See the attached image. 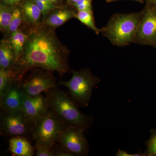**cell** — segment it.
Segmentation results:
<instances>
[{"instance_id": "obj_29", "label": "cell", "mask_w": 156, "mask_h": 156, "mask_svg": "<svg viewBox=\"0 0 156 156\" xmlns=\"http://www.w3.org/2000/svg\"><path fill=\"white\" fill-rule=\"evenodd\" d=\"M41 1L43 2V3L53 8V9H55L56 8V6L55 5H53V3L50 0H41Z\"/></svg>"}, {"instance_id": "obj_19", "label": "cell", "mask_w": 156, "mask_h": 156, "mask_svg": "<svg viewBox=\"0 0 156 156\" xmlns=\"http://www.w3.org/2000/svg\"><path fill=\"white\" fill-rule=\"evenodd\" d=\"M13 11L10 7L2 4L0 5V28L1 30L7 31L11 22Z\"/></svg>"}, {"instance_id": "obj_20", "label": "cell", "mask_w": 156, "mask_h": 156, "mask_svg": "<svg viewBox=\"0 0 156 156\" xmlns=\"http://www.w3.org/2000/svg\"><path fill=\"white\" fill-rule=\"evenodd\" d=\"M23 15V11L21 9L19 8L14 9L11 22L7 30L8 32L12 34L18 30L22 22Z\"/></svg>"}, {"instance_id": "obj_32", "label": "cell", "mask_w": 156, "mask_h": 156, "mask_svg": "<svg viewBox=\"0 0 156 156\" xmlns=\"http://www.w3.org/2000/svg\"><path fill=\"white\" fill-rule=\"evenodd\" d=\"M79 0H68V2L71 3L73 5V4H74L75 3H76V2H77Z\"/></svg>"}, {"instance_id": "obj_26", "label": "cell", "mask_w": 156, "mask_h": 156, "mask_svg": "<svg viewBox=\"0 0 156 156\" xmlns=\"http://www.w3.org/2000/svg\"><path fill=\"white\" fill-rule=\"evenodd\" d=\"M118 156H146L145 154L136 153L134 154H128L125 151L119 150L116 154Z\"/></svg>"}, {"instance_id": "obj_16", "label": "cell", "mask_w": 156, "mask_h": 156, "mask_svg": "<svg viewBox=\"0 0 156 156\" xmlns=\"http://www.w3.org/2000/svg\"><path fill=\"white\" fill-rule=\"evenodd\" d=\"M23 14L27 21L31 24H37L41 19L42 13L34 1L29 0L23 4Z\"/></svg>"}, {"instance_id": "obj_34", "label": "cell", "mask_w": 156, "mask_h": 156, "mask_svg": "<svg viewBox=\"0 0 156 156\" xmlns=\"http://www.w3.org/2000/svg\"><path fill=\"white\" fill-rule=\"evenodd\" d=\"M1 1H3V0H1Z\"/></svg>"}, {"instance_id": "obj_18", "label": "cell", "mask_w": 156, "mask_h": 156, "mask_svg": "<svg viewBox=\"0 0 156 156\" xmlns=\"http://www.w3.org/2000/svg\"><path fill=\"white\" fill-rule=\"evenodd\" d=\"M75 17L79 20L84 25L92 30L97 34L100 33L101 31V29L98 28L95 25L92 11H78Z\"/></svg>"}, {"instance_id": "obj_3", "label": "cell", "mask_w": 156, "mask_h": 156, "mask_svg": "<svg viewBox=\"0 0 156 156\" xmlns=\"http://www.w3.org/2000/svg\"><path fill=\"white\" fill-rule=\"evenodd\" d=\"M141 15V11L114 14L101 32L115 46H128L134 43Z\"/></svg>"}, {"instance_id": "obj_9", "label": "cell", "mask_w": 156, "mask_h": 156, "mask_svg": "<svg viewBox=\"0 0 156 156\" xmlns=\"http://www.w3.org/2000/svg\"><path fill=\"white\" fill-rule=\"evenodd\" d=\"M57 87L56 80L51 74L41 70L33 73L20 83L21 92L28 96H37L49 89Z\"/></svg>"}, {"instance_id": "obj_15", "label": "cell", "mask_w": 156, "mask_h": 156, "mask_svg": "<svg viewBox=\"0 0 156 156\" xmlns=\"http://www.w3.org/2000/svg\"><path fill=\"white\" fill-rule=\"evenodd\" d=\"M27 37L28 36L19 29L11 34L9 43L14 50L16 62L22 55Z\"/></svg>"}, {"instance_id": "obj_12", "label": "cell", "mask_w": 156, "mask_h": 156, "mask_svg": "<svg viewBox=\"0 0 156 156\" xmlns=\"http://www.w3.org/2000/svg\"><path fill=\"white\" fill-rule=\"evenodd\" d=\"M9 150L15 156H32L35 150L28 139L17 136L11 137L9 140Z\"/></svg>"}, {"instance_id": "obj_27", "label": "cell", "mask_w": 156, "mask_h": 156, "mask_svg": "<svg viewBox=\"0 0 156 156\" xmlns=\"http://www.w3.org/2000/svg\"><path fill=\"white\" fill-rule=\"evenodd\" d=\"M91 3V0H79L76 2L74 4H73V5L76 8L78 6L83 5V4H87V3Z\"/></svg>"}, {"instance_id": "obj_8", "label": "cell", "mask_w": 156, "mask_h": 156, "mask_svg": "<svg viewBox=\"0 0 156 156\" xmlns=\"http://www.w3.org/2000/svg\"><path fill=\"white\" fill-rule=\"evenodd\" d=\"M85 130L82 127L68 125L62 132L58 143L75 156L87 155L89 147L84 135Z\"/></svg>"}, {"instance_id": "obj_13", "label": "cell", "mask_w": 156, "mask_h": 156, "mask_svg": "<svg viewBox=\"0 0 156 156\" xmlns=\"http://www.w3.org/2000/svg\"><path fill=\"white\" fill-rule=\"evenodd\" d=\"M16 62L14 50L10 43L2 41L0 45V69H11Z\"/></svg>"}, {"instance_id": "obj_30", "label": "cell", "mask_w": 156, "mask_h": 156, "mask_svg": "<svg viewBox=\"0 0 156 156\" xmlns=\"http://www.w3.org/2000/svg\"><path fill=\"white\" fill-rule=\"evenodd\" d=\"M119 1V0H106L107 2H115V1ZM132 1H136L140 3L143 2V0H132Z\"/></svg>"}, {"instance_id": "obj_1", "label": "cell", "mask_w": 156, "mask_h": 156, "mask_svg": "<svg viewBox=\"0 0 156 156\" xmlns=\"http://www.w3.org/2000/svg\"><path fill=\"white\" fill-rule=\"evenodd\" d=\"M40 67L61 75L68 71L67 60L53 34L44 30L32 33L27 37L22 55L12 69L15 74Z\"/></svg>"}, {"instance_id": "obj_5", "label": "cell", "mask_w": 156, "mask_h": 156, "mask_svg": "<svg viewBox=\"0 0 156 156\" xmlns=\"http://www.w3.org/2000/svg\"><path fill=\"white\" fill-rule=\"evenodd\" d=\"M67 126L49 109L37 122L32 138L35 142L52 148L58 143L62 132Z\"/></svg>"}, {"instance_id": "obj_7", "label": "cell", "mask_w": 156, "mask_h": 156, "mask_svg": "<svg viewBox=\"0 0 156 156\" xmlns=\"http://www.w3.org/2000/svg\"><path fill=\"white\" fill-rule=\"evenodd\" d=\"M134 43L156 48V6L147 3Z\"/></svg>"}, {"instance_id": "obj_2", "label": "cell", "mask_w": 156, "mask_h": 156, "mask_svg": "<svg viewBox=\"0 0 156 156\" xmlns=\"http://www.w3.org/2000/svg\"><path fill=\"white\" fill-rule=\"evenodd\" d=\"M49 109L65 123L85 128L92 123V117L82 113L67 92L58 87L45 92Z\"/></svg>"}, {"instance_id": "obj_31", "label": "cell", "mask_w": 156, "mask_h": 156, "mask_svg": "<svg viewBox=\"0 0 156 156\" xmlns=\"http://www.w3.org/2000/svg\"><path fill=\"white\" fill-rule=\"evenodd\" d=\"M147 3H150L156 6V0H147Z\"/></svg>"}, {"instance_id": "obj_11", "label": "cell", "mask_w": 156, "mask_h": 156, "mask_svg": "<svg viewBox=\"0 0 156 156\" xmlns=\"http://www.w3.org/2000/svg\"><path fill=\"white\" fill-rule=\"evenodd\" d=\"M22 96L20 83L17 80L15 81L0 100L1 108L7 111H21Z\"/></svg>"}, {"instance_id": "obj_22", "label": "cell", "mask_w": 156, "mask_h": 156, "mask_svg": "<svg viewBox=\"0 0 156 156\" xmlns=\"http://www.w3.org/2000/svg\"><path fill=\"white\" fill-rule=\"evenodd\" d=\"M34 150L36 156H54L52 148L39 143L35 142Z\"/></svg>"}, {"instance_id": "obj_21", "label": "cell", "mask_w": 156, "mask_h": 156, "mask_svg": "<svg viewBox=\"0 0 156 156\" xmlns=\"http://www.w3.org/2000/svg\"><path fill=\"white\" fill-rule=\"evenodd\" d=\"M150 138L146 143L145 154L148 156H156V130H151Z\"/></svg>"}, {"instance_id": "obj_33", "label": "cell", "mask_w": 156, "mask_h": 156, "mask_svg": "<svg viewBox=\"0 0 156 156\" xmlns=\"http://www.w3.org/2000/svg\"><path fill=\"white\" fill-rule=\"evenodd\" d=\"M52 2H56V0H50Z\"/></svg>"}, {"instance_id": "obj_23", "label": "cell", "mask_w": 156, "mask_h": 156, "mask_svg": "<svg viewBox=\"0 0 156 156\" xmlns=\"http://www.w3.org/2000/svg\"><path fill=\"white\" fill-rule=\"evenodd\" d=\"M52 151L54 156H74L72 153L67 150L60 144L57 145V143L52 147Z\"/></svg>"}, {"instance_id": "obj_28", "label": "cell", "mask_w": 156, "mask_h": 156, "mask_svg": "<svg viewBox=\"0 0 156 156\" xmlns=\"http://www.w3.org/2000/svg\"><path fill=\"white\" fill-rule=\"evenodd\" d=\"M22 0H3L5 4L10 5H13L21 2Z\"/></svg>"}, {"instance_id": "obj_25", "label": "cell", "mask_w": 156, "mask_h": 156, "mask_svg": "<svg viewBox=\"0 0 156 156\" xmlns=\"http://www.w3.org/2000/svg\"><path fill=\"white\" fill-rule=\"evenodd\" d=\"M76 9L78 11H92L91 3L83 4L77 7Z\"/></svg>"}, {"instance_id": "obj_24", "label": "cell", "mask_w": 156, "mask_h": 156, "mask_svg": "<svg viewBox=\"0 0 156 156\" xmlns=\"http://www.w3.org/2000/svg\"><path fill=\"white\" fill-rule=\"evenodd\" d=\"M33 1L36 4L38 8L41 12L42 14L44 17H47L50 11L51 10H53V8L43 3L41 0H33Z\"/></svg>"}, {"instance_id": "obj_14", "label": "cell", "mask_w": 156, "mask_h": 156, "mask_svg": "<svg viewBox=\"0 0 156 156\" xmlns=\"http://www.w3.org/2000/svg\"><path fill=\"white\" fill-rule=\"evenodd\" d=\"M76 13L71 10L60 9L51 13L46 19V24L52 27H57L64 24L68 20L75 17Z\"/></svg>"}, {"instance_id": "obj_4", "label": "cell", "mask_w": 156, "mask_h": 156, "mask_svg": "<svg viewBox=\"0 0 156 156\" xmlns=\"http://www.w3.org/2000/svg\"><path fill=\"white\" fill-rule=\"evenodd\" d=\"M72 76L67 81H60L59 84L67 87L71 98L77 106L89 105L93 87L100 80L92 74L89 69L72 70Z\"/></svg>"}, {"instance_id": "obj_6", "label": "cell", "mask_w": 156, "mask_h": 156, "mask_svg": "<svg viewBox=\"0 0 156 156\" xmlns=\"http://www.w3.org/2000/svg\"><path fill=\"white\" fill-rule=\"evenodd\" d=\"M1 134L11 137H32L35 126L21 111L10 112L2 110L1 113Z\"/></svg>"}, {"instance_id": "obj_10", "label": "cell", "mask_w": 156, "mask_h": 156, "mask_svg": "<svg viewBox=\"0 0 156 156\" xmlns=\"http://www.w3.org/2000/svg\"><path fill=\"white\" fill-rule=\"evenodd\" d=\"M49 110L46 96L41 94L32 97L23 93L21 112L34 126Z\"/></svg>"}, {"instance_id": "obj_17", "label": "cell", "mask_w": 156, "mask_h": 156, "mask_svg": "<svg viewBox=\"0 0 156 156\" xmlns=\"http://www.w3.org/2000/svg\"><path fill=\"white\" fill-rule=\"evenodd\" d=\"M16 74L12 69H0V100L2 99L14 81Z\"/></svg>"}]
</instances>
